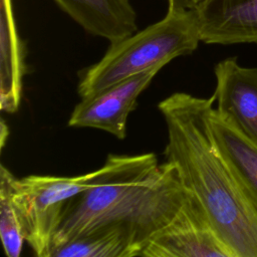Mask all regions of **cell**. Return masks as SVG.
Segmentation results:
<instances>
[{"mask_svg": "<svg viewBox=\"0 0 257 257\" xmlns=\"http://www.w3.org/2000/svg\"><path fill=\"white\" fill-rule=\"evenodd\" d=\"M156 67L125 78L81 100L74 106L67 124L104 131L118 140L126 136L130 113L137 107L140 94L161 70Z\"/></svg>", "mask_w": 257, "mask_h": 257, "instance_id": "obj_6", "label": "cell"}, {"mask_svg": "<svg viewBox=\"0 0 257 257\" xmlns=\"http://www.w3.org/2000/svg\"><path fill=\"white\" fill-rule=\"evenodd\" d=\"M209 126L218 150L257 211V145L214 107Z\"/></svg>", "mask_w": 257, "mask_h": 257, "instance_id": "obj_10", "label": "cell"}, {"mask_svg": "<svg viewBox=\"0 0 257 257\" xmlns=\"http://www.w3.org/2000/svg\"><path fill=\"white\" fill-rule=\"evenodd\" d=\"M214 73L216 109L257 145V68L230 57L218 62Z\"/></svg>", "mask_w": 257, "mask_h": 257, "instance_id": "obj_7", "label": "cell"}, {"mask_svg": "<svg viewBox=\"0 0 257 257\" xmlns=\"http://www.w3.org/2000/svg\"><path fill=\"white\" fill-rule=\"evenodd\" d=\"M100 168L75 177L30 175L17 179L13 199L25 242L38 257H50L53 241L68 202L91 187Z\"/></svg>", "mask_w": 257, "mask_h": 257, "instance_id": "obj_4", "label": "cell"}, {"mask_svg": "<svg viewBox=\"0 0 257 257\" xmlns=\"http://www.w3.org/2000/svg\"><path fill=\"white\" fill-rule=\"evenodd\" d=\"M141 256L234 257V254L216 233L201 205L188 192L177 215L148 242Z\"/></svg>", "mask_w": 257, "mask_h": 257, "instance_id": "obj_5", "label": "cell"}, {"mask_svg": "<svg viewBox=\"0 0 257 257\" xmlns=\"http://www.w3.org/2000/svg\"><path fill=\"white\" fill-rule=\"evenodd\" d=\"M140 253L126 226L109 224L54 247L50 257H136Z\"/></svg>", "mask_w": 257, "mask_h": 257, "instance_id": "obj_12", "label": "cell"}, {"mask_svg": "<svg viewBox=\"0 0 257 257\" xmlns=\"http://www.w3.org/2000/svg\"><path fill=\"white\" fill-rule=\"evenodd\" d=\"M200 42L195 9L167 10L158 22L111 42L97 62L80 70L77 92L86 97L131 76L163 68L174 58L192 54Z\"/></svg>", "mask_w": 257, "mask_h": 257, "instance_id": "obj_3", "label": "cell"}, {"mask_svg": "<svg viewBox=\"0 0 257 257\" xmlns=\"http://www.w3.org/2000/svg\"><path fill=\"white\" fill-rule=\"evenodd\" d=\"M8 127L4 121V119H1V148L5 145V140L8 137Z\"/></svg>", "mask_w": 257, "mask_h": 257, "instance_id": "obj_15", "label": "cell"}, {"mask_svg": "<svg viewBox=\"0 0 257 257\" xmlns=\"http://www.w3.org/2000/svg\"><path fill=\"white\" fill-rule=\"evenodd\" d=\"M203 0H168V10L195 9Z\"/></svg>", "mask_w": 257, "mask_h": 257, "instance_id": "obj_14", "label": "cell"}, {"mask_svg": "<svg viewBox=\"0 0 257 257\" xmlns=\"http://www.w3.org/2000/svg\"><path fill=\"white\" fill-rule=\"evenodd\" d=\"M187 196L170 162L160 164L153 153L109 154L94 184L68 202L52 249L99 227L121 224L134 235L141 256L148 242L177 215Z\"/></svg>", "mask_w": 257, "mask_h": 257, "instance_id": "obj_2", "label": "cell"}, {"mask_svg": "<svg viewBox=\"0 0 257 257\" xmlns=\"http://www.w3.org/2000/svg\"><path fill=\"white\" fill-rule=\"evenodd\" d=\"M85 32L111 42L138 31L130 0H53Z\"/></svg>", "mask_w": 257, "mask_h": 257, "instance_id": "obj_9", "label": "cell"}, {"mask_svg": "<svg viewBox=\"0 0 257 257\" xmlns=\"http://www.w3.org/2000/svg\"><path fill=\"white\" fill-rule=\"evenodd\" d=\"M26 73L25 44L14 16L13 0H0V108L18 110Z\"/></svg>", "mask_w": 257, "mask_h": 257, "instance_id": "obj_11", "label": "cell"}, {"mask_svg": "<svg viewBox=\"0 0 257 257\" xmlns=\"http://www.w3.org/2000/svg\"><path fill=\"white\" fill-rule=\"evenodd\" d=\"M195 10L201 42L257 43V0H203Z\"/></svg>", "mask_w": 257, "mask_h": 257, "instance_id": "obj_8", "label": "cell"}, {"mask_svg": "<svg viewBox=\"0 0 257 257\" xmlns=\"http://www.w3.org/2000/svg\"><path fill=\"white\" fill-rule=\"evenodd\" d=\"M215 101L214 94L204 98L175 92L159 103L168 134L164 156L234 257H257V211L210 131L209 113Z\"/></svg>", "mask_w": 257, "mask_h": 257, "instance_id": "obj_1", "label": "cell"}, {"mask_svg": "<svg viewBox=\"0 0 257 257\" xmlns=\"http://www.w3.org/2000/svg\"><path fill=\"white\" fill-rule=\"evenodd\" d=\"M16 177L4 166L0 167V237L8 257H19L25 238L17 207L13 199Z\"/></svg>", "mask_w": 257, "mask_h": 257, "instance_id": "obj_13", "label": "cell"}]
</instances>
